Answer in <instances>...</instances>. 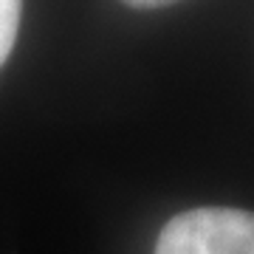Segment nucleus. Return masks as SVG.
<instances>
[{
    "label": "nucleus",
    "instance_id": "f257e3e1",
    "mask_svg": "<svg viewBox=\"0 0 254 254\" xmlns=\"http://www.w3.org/2000/svg\"><path fill=\"white\" fill-rule=\"evenodd\" d=\"M155 254H254V212L226 206L181 212L161 229Z\"/></svg>",
    "mask_w": 254,
    "mask_h": 254
},
{
    "label": "nucleus",
    "instance_id": "f03ea898",
    "mask_svg": "<svg viewBox=\"0 0 254 254\" xmlns=\"http://www.w3.org/2000/svg\"><path fill=\"white\" fill-rule=\"evenodd\" d=\"M20 9L23 0H0V65L9 60L20 28Z\"/></svg>",
    "mask_w": 254,
    "mask_h": 254
},
{
    "label": "nucleus",
    "instance_id": "7ed1b4c3",
    "mask_svg": "<svg viewBox=\"0 0 254 254\" xmlns=\"http://www.w3.org/2000/svg\"><path fill=\"white\" fill-rule=\"evenodd\" d=\"M127 6H133V9H161V6H173L178 0H122Z\"/></svg>",
    "mask_w": 254,
    "mask_h": 254
}]
</instances>
